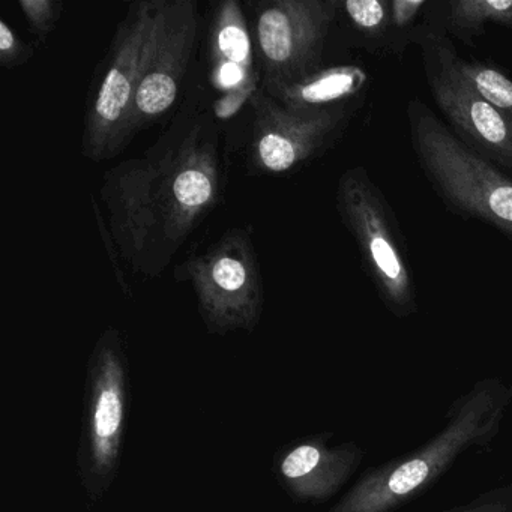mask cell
Segmentation results:
<instances>
[{"instance_id": "16", "label": "cell", "mask_w": 512, "mask_h": 512, "mask_svg": "<svg viewBox=\"0 0 512 512\" xmlns=\"http://www.w3.org/2000/svg\"><path fill=\"white\" fill-rule=\"evenodd\" d=\"M338 14L367 43L392 47L391 0H346L338 2Z\"/></svg>"}, {"instance_id": "13", "label": "cell", "mask_w": 512, "mask_h": 512, "mask_svg": "<svg viewBox=\"0 0 512 512\" xmlns=\"http://www.w3.org/2000/svg\"><path fill=\"white\" fill-rule=\"evenodd\" d=\"M361 457L352 443L329 448L326 436L307 437L277 449L272 473L295 502L322 503L346 484Z\"/></svg>"}, {"instance_id": "11", "label": "cell", "mask_w": 512, "mask_h": 512, "mask_svg": "<svg viewBox=\"0 0 512 512\" xmlns=\"http://www.w3.org/2000/svg\"><path fill=\"white\" fill-rule=\"evenodd\" d=\"M196 0H164L160 22L134 98L128 140L166 116L181 95L199 40Z\"/></svg>"}, {"instance_id": "4", "label": "cell", "mask_w": 512, "mask_h": 512, "mask_svg": "<svg viewBox=\"0 0 512 512\" xmlns=\"http://www.w3.org/2000/svg\"><path fill=\"white\" fill-rule=\"evenodd\" d=\"M164 0L127 5L89 89L83 115L82 154L103 163L128 145L134 98L160 22Z\"/></svg>"}, {"instance_id": "6", "label": "cell", "mask_w": 512, "mask_h": 512, "mask_svg": "<svg viewBox=\"0 0 512 512\" xmlns=\"http://www.w3.org/2000/svg\"><path fill=\"white\" fill-rule=\"evenodd\" d=\"M175 280L193 286L200 317L211 335L253 332L262 320L265 289L250 227L226 230L203 253L176 266Z\"/></svg>"}, {"instance_id": "17", "label": "cell", "mask_w": 512, "mask_h": 512, "mask_svg": "<svg viewBox=\"0 0 512 512\" xmlns=\"http://www.w3.org/2000/svg\"><path fill=\"white\" fill-rule=\"evenodd\" d=\"M455 64L469 85L512 124V79L485 62L464 61L457 55Z\"/></svg>"}, {"instance_id": "14", "label": "cell", "mask_w": 512, "mask_h": 512, "mask_svg": "<svg viewBox=\"0 0 512 512\" xmlns=\"http://www.w3.org/2000/svg\"><path fill=\"white\" fill-rule=\"evenodd\" d=\"M367 71L356 65L320 68L304 79L278 88L262 89L281 107L299 115H314L349 107L368 88Z\"/></svg>"}, {"instance_id": "12", "label": "cell", "mask_w": 512, "mask_h": 512, "mask_svg": "<svg viewBox=\"0 0 512 512\" xmlns=\"http://www.w3.org/2000/svg\"><path fill=\"white\" fill-rule=\"evenodd\" d=\"M209 64L215 89L223 94L220 115L229 116L260 88L253 38L241 4L224 0L215 5L209 23Z\"/></svg>"}, {"instance_id": "5", "label": "cell", "mask_w": 512, "mask_h": 512, "mask_svg": "<svg viewBox=\"0 0 512 512\" xmlns=\"http://www.w3.org/2000/svg\"><path fill=\"white\" fill-rule=\"evenodd\" d=\"M130 407V362L124 334L115 326L98 337L86 368L77 467L83 490L100 502L121 466Z\"/></svg>"}, {"instance_id": "3", "label": "cell", "mask_w": 512, "mask_h": 512, "mask_svg": "<svg viewBox=\"0 0 512 512\" xmlns=\"http://www.w3.org/2000/svg\"><path fill=\"white\" fill-rule=\"evenodd\" d=\"M406 112L416 161L446 208L512 238V179L461 142L421 101L410 100Z\"/></svg>"}, {"instance_id": "10", "label": "cell", "mask_w": 512, "mask_h": 512, "mask_svg": "<svg viewBox=\"0 0 512 512\" xmlns=\"http://www.w3.org/2000/svg\"><path fill=\"white\" fill-rule=\"evenodd\" d=\"M253 112L247 167L251 175H286L322 155L346 130L349 107L299 115L281 107L257 89L250 100Z\"/></svg>"}, {"instance_id": "9", "label": "cell", "mask_w": 512, "mask_h": 512, "mask_svg": "<svg viewBox=\"0 0 512 512\" xmlns=\"http://www.w3.org/2000/svg\"><path fill=\"white\" fill-rule=\"evenodd\" d=\"M415 43L421 47L433 101L458 139L497 167L512 170V124L461 76L448 37L428 28L419 31Z\"/></svg>"}, {"instance_id": "18", "label": "cell", "mask_w": 512, "mask_h": 512, "mask_svg": "<svg viewBox=\"0 0 512 512\" xmlns=\"http://www.w3.org/2000/svg\"><path fill=\"white\" fill-rule=\"evenodd\" d=\"M428 7L425 0H391L392 49L404 50L410 41L415 43L416 23Z\"/></svg>"}, {"instance_id": "2", "label": "cell", "mask_w": 512, "mask_h": 512, "mask_svg": "<svg viewBox=\"0 0 512 512\" xmlns=\"http://www.w3.org/2000/svg\"><path fill=\"white\" fill-rule=\"evenodd\" d=\"M509 391L485 383L470 392L430 443L365 473L328 512H391L433 484L458 455L485 442L499 427Z\"/></svg>"}, {"instance_id": "22", "label": "cell", "mask_w": 512, "mask_h": 512, "mask_svg": "<svg viewBox=\"0 0 512 512\" xmlns=\"http://www.w3.org/2000/svg\"><path fill=\"white\" fill-rule=\"evenodd\" d=\"M452 512H512L511 488L509 490L494 491V493L487 494V496L476 500L472 505L455 509Z\"/></svg>"}, {"instance_id": "21", "label": "cell", "mask_w": 512, "mask_h": 512, "mask_svg": "<svg viewBox=\"0 0 512 512\" xmlns=\"http://www.w3.org/2000/svg\"><path fill=\"white\" fill-rule=\"evenodd\" d=\"M92 208H94L95 217H97L98 227H100L101 236L104 239V245H106L107 254H109L110 260L113 263V271H115L116 280H118L119 286H121L122 292L127 296H133L130 286H128L127 280L124 275V263H122L121 256H119L118 247H116L115 241H113L112 235H110L109 227H107L106 221H104L103 212L98 208L97 202L92 197Z\"/></svg>"}, {"instance_id": "19", "label": "cell", "mask_w": 512, "mask_h": 512, "mask_svg": "<svg viewBox=\"0 0 512 512\" xmlns=\"http://www.w3.org/2000/svg\"><path fill=\"white\" fill-rule=\"evenodd\" d=\"M19 8L34 37L44 43L64 16L65 5L61 0H19Z\"/></svg>"}, {"instance_id": "15", "label": "cell", "mask_w": 512, "mask_h": 512, "mask_svg": "<svg viewBox=\"0 0 512 512\" xmlns=\"http://www.w3.org/2000/svg\"><path fill=\"white\" fill-rule=\"evenodd\" d=\"M488 25L512 29V0H452L443 4L437 26L469 43Z\"/></svg>"}, {"instance_id": "20", "label": "cell", "mask_w": 512, "mask_h": 512, "mask_svg": "<svg viewBox=\"0 0 512 512\" xmlns=\"http://www.w3.org/2000/svg\"><path fill=\"white\" fill-rule=\"evenodd\" d=\"M35 47L20 40L5 20H0V65L5 70H14L28 64L34 56Z\"/></svg>"}, {"instance_id": "1", "label": "cell", "mask_w": 512, "mask_h": 512, "mask_svg": "<svg viewBox=\"0 0 512 512\" xmlns=\"http://www.w3.org/2000/svg\"><path fill=\"white\" fill-rule=\"evenodd\" d=\"M220 130L209 110L187 107L140 157L103 175L100 199L125 268L158 278L221 202Z\"/></svg>"}, {"instance_id": "8", "label": "cell", "mask_w": 512, "mask_h": 512, "mask_svg": "<svg viewBox=\"0 0 512 512\" xmlns=\"http://www.w3.org/2000/svg\"><path fill=\"white\" fill-rule=\"evenodd\" d=\"M248 14L260 88L289 85L322 68L337 0H259Z\"/></svg>"}, {"instance_id": "7", "label": "cell", "mask_w": 512, "mask_h": 512, "mask_svg": "<svg viewBox=\"0 0 512 512\" xmlns=\"http://www.w3.org/2000/svg\"><path fill=\"white\" fill-rule=\"evenodd\" d=\"M337 211L355 239L365 274L386 307L403 317L416 311V287L394 212L364 167L338 179Z\"/></svg>"}]
</instances>
